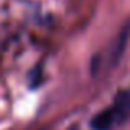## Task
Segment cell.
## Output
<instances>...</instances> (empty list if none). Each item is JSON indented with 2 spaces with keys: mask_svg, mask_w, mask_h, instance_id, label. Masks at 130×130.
Returning a JSON list of instances; mask_svg holds the SVG:
<instances>
[{
  "mask_svg": "<svg viewBox=\"0 0 130 130\" xmlns=\"http://www.w3.org/2000/svg\"><path fill=\"white\" fill-rule=\"evenodd\" d=\"M130 117V89H122L115 94L114 104L99 112L91 120L92 130H110L122 125Z\"/></svg>",
  "mask_w": 130,
  "mask_h": 130,
  "instance_id": "6da1fadb",
  "label": "cell"
}]
</instances>
